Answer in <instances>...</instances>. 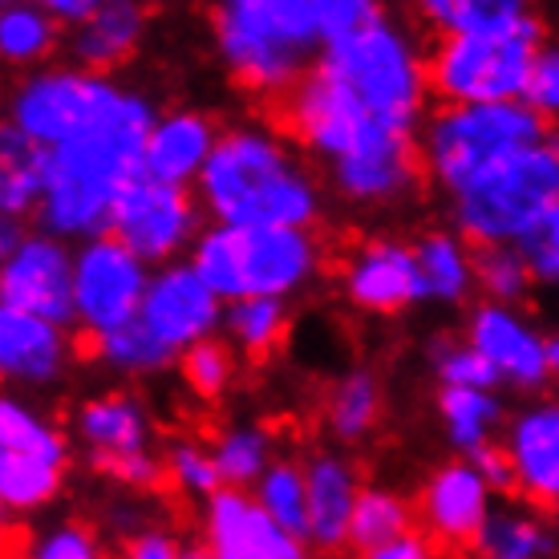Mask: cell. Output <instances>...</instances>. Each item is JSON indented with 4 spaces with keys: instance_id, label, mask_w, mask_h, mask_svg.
Returning a JSON list of instances; mask_svg holds the SVG:
<instances>
[{
    "instance_id": "obj_7",
    "label": "cell",
    "mask_w": 559,
    "mask_h": 559,
    "mask_svg": "<svg viewBox=\"0 0 559 559\" xmlns=\"http://www.w3.org/2000/svg\"><path fill=\"white\" fill-rule=\"evenodd\" d=\"M547 139V122L515 102H438L418 134L421 170L438 191H454L503 154Z\"/></svg>"
},
{
    "instance_id": "obj_1",
    "label": "cell",
    "mask_w": 559,
    "mask_h": 559,
    "mask_svg": "<svg viewBox=\"0 0 559 559\" xmlns=\"http://www.w3.org/2000/svg\"><path fill=\"white\" fill-rule=\"evenodd\" d=\"M430 98L418 37L373 13L312 61L276 114L336 199L357 211H390L418 195L426 179L418 134Z\"/></svg>"
},
{
    "instance_id": "obj_30",
    "label": "cell",
    "mask_w": 559,
    "mask_h": 559,
    "mask_svg": "<svg viewBox=\"0 0 559 559\" xmlns=\"http://www.w3.org/2000/svg\"><path fill=\"white\" fill-rule=\"evenodd\" d=\"M475 551L487 559H551L559 556V527L539 511L499 507L490 511Z\"/></svg>"
},
{
    "instance_id": "obj_37",
    "label": "cell",
    "mask_w": 559,
    "mask_h": 559,
    "mask_svg": "<svg viewBox=\"0 0 559 559\" xmlns=\"http://www.w3.org/2000/svg\"><path fill=\"white\" fill-rule=\"evenodd\" d=\"M236 361L239 353L231 349V341L207 336L179 357L182 385L195 393L199 402H224L231 385H236Z\"/></svg>"
},
{
    "instance_id": "obj_25",
    "label": "cell",
    "mask_w": 559,
    "mask_h": 559,
    "mask_svg": "<svg viewBox=\"0 0 559 559\" xmlns=\"http://www.w3.org/2000/svg\"><path fill=\"white\" fill-rule=\"evenodd\" d=\"M430 305H466L478 293V248L459 227H433L414 239Z\"/></svg>"
},
{
    "instance_id": "obj_28",
    "label": "cell",
    "mask_w": 559,
    "mask_h": 559,
    "mask_svg": "<svg viewBox=\"0 0 559 559\" xmlns=\"http://www.w3.org/2000/svg\"><path fill=\"white\" fill-rule=\"evenodd\" d=\"M61 28L66 25L49 9H41L37 0H4V13H0V57H4V66H13L21 73L49 66L57 49L66 45Z\"/></svg>"
},
{
    "instance_id": "obj_4",
    "label": "cell",
    "mask_w": 559,
    "mask_h": 559,
    "mask_svg": "<svg viewBox=\"0 0 559 559\" xmlns=\"http://www.w3.org/2000/svg\"><path fill=\"white\" fill-rule=\"evenodd\" d=\"M154 118L158 110L151 98H139L106 127L37 151L41 158V203L33 215L37 227L73 243L106 231L118 195L130 187V179L142 175V151Z\"/></svg>"
},
{
    "instance_id": "obj_8",
    "label": "cell",
    "mask_w": 559,
    "mask_h": 559,
    "mask_svg": "<svg viewBox=\"0 0 559 559\" xmlns=\"http://www.w3.org/2000/svg\"><path fill=\"white\" fill-rule=\"evenodd\" d=\"M142 94L118 85L110 73L90 66H37L25 70L9 94V127H16L37 151L61 146L85 130H98L127 114Z\"/></svg>"
},
{
    "instance_id": "obj_31",
    "label": "cell",
    "mask_w": 559,
    "mask_h": 559,
    "mask_svg": "<svg viewBox=\"0 0 559 559\" xmlns=\"http://www.w3.org/2000/svg\"><path fill=\"white\" fill-rule=\"evenodd\" d=\"M288 300L280 296H248L231 300L224 312V336L243 361H264L288 341Z\"/></svg>"
},
{
    "instance_id": "obj_45",
    "label": "cell",
    "mask_w": 559,
    "mask_h": 559,
    "mask_svg": "<svg viewBox=\"0 0 559 559\" xmlns=\"http://www.w3.org/2000/svg\"><path fill=\"white\" fill-rule=\"evenodd\" d=\"M37 4H41V9H49L61 25L70 28V25H78V21H85V16L94 13L102 0H37Z\"/></svg>"
},
{
    "instance_id": "obj_26",
    "label": "cell",
    "mask_w": 559,
    "mask_h": 559,
    "mask_svg": "<svg viewBox=\"0 0 559 559\" xmlns=\"http://www.w3.org/2000/svg\"><path fill=\"white\" fill-rule=\"evenodd\" d=\"M381 414H385V385L373 369L365 365H353L341 378L329 385L321 406V421L329 438L341 442V447H357L369 433L381 426Z\"/></svg>"
},
{
    "instance_id": "obj_34",
    "label": "cell",
    "mask_w": 559,
    "mask_h": 559,
    "mask_svg": "<svg viewBox=\"0 0 559 559\" xmlns=\"http://www.w3.org/2000/svg\"><path fill=\"white\" fill-rule=\"evenodd\" d=\"M37 203H41L37 146L4 122V134H0V211L9 219H25V215H37Z\"/></svg>"
},
{
    "instance_id": "obj_24",
    "label": "cell",
    "mask_w": 559,
    "mask_h": 559,
    "mask_svg": "<svg viewBox=\"0 0 559 559\" xmlns=\"http://www.w3.org/2000/svg\"><path fill=\"white\" fill-rule=\"evenodd\" d=\"M219 142V127L203 110H167L151 122L146 151H142V170L163 182L195 187L211 151Z\"/></svg>"
},
{
    "instance_id": "obj_11",
    "label": "cell",
    "mask_w": 559,
    "mask_h": 559,
    "mask_svg": "<svg viewBox=\"0 0 559 559\" xmlns=\"http://www.w3.org/2000/svg\"><path fill=\"white\" fill-rule=\"evenodd\" d=\"M73 442L90 454V462L102 475L114 478L122 490H154L158 483H167L163 459L154 454L151 438V414L134 393L127 390H106L94 393L73 406L70 418Z\"/></svg>"
},
{
    "instance_id": "obj_23",
    "label": "cell",
    "mask_w": 559,
    "mask_h": 559,
    "mask_svg": "<svg viewBox=\"0 0 559 559\" xmlns=\"http://www.w3.org/2000/svg\"><path fill=\"white\" fill-rule=\"evenodd\" d=\"M151 28L146 0H102L94 13L66 28V53L78 66L110 73L139 53Z\"/></svg>"
},
{
    "instance_id": "obj_3",
    "label": "cell",
    "mask_w": 559,
    "mask_h": 559,
    "mask_svg": "<svg viewBox=\"0 0 559 559\" xmlns=\"http://www.w3.org/2000/svg\"><path fill=\"white\" fill-rule=\"evenodd\" d=\"M195 191L207 219L219 224L317 227L324 215V175L312 170L288 130L267 122L219 130Z\"/></svg>"
},
{
    "instance_id": "obj_27",
    "label": "cell",
    "mask_w": 559,
    "mask_h": 559,
    "mask_svg": "<svg viewBox=\"0 0 559 559\" xmlns=\"http://www.w3.org/2000/svg\"><path fill=\"white\" fill-rule=\"evenodd\" d=\"M495 390L499 385H438V421L459 454H475L495 442V433H503V397Z\"/></svg>"
},
{
    "instance_id": "obj_16",
    "label": "cell",
    "mask_w": 559,
    "mask_h": 559,
    "mask_svg": "<svg viewBox=\"0 0 559 559\" xmlns=\"http://www.w3.org/2000/svg\"><path fill=\"white\" fill-rule=\"evenodd\" d=\"M495 483L471 454L442 462L418 490V523L438 551H475L495 511Z\"/></svg>"
},
{
    "instance_id": "obj_33",
    "label": "cell",
    "mask_w": 559,
    "mask_h": 559,
    "mask_svg": "<svg viewBox=\"0 0 559 559\" xmlns=\"http://www.w3.org/2000/svg\"><path fill=\"white\" fill-rule=\"evenodd\" d=\"M90 353L102 369H110L114 378H154L167 365H179V357L134 317L130 324L114 329V333L90 336Z\"/></svg>"
},
{
    "instance_id": "obj_36",
    "label": "cell",
    "mask_w": 559,
    "mask_h": 559,
    "mask_svg": "<svg viewBox=\"0 0 559 559\" xmlns=\"http://www.w3.org/2000/svg\"><path fill=\"white\" fill-rule=\"evenodd\" d=\"M535 267L523 252V243H495L478 248V293L487 300L503 305H523L535 293Z\"/></svg>"
},
{
    "instance_id": "obj_19",
    "label": "cell",
    "mask_w": 559,
    "mask_h": 559,
    "mask_svg": "<svg viewBox=\"0 0 559 559\" xmlns=\"http://www.w3.org/2000/svg\"><path fill=\"white\" fill-rule=\"evenodd\" d=\"M341 293L357 312L369 317H402L426 300L421 267L414 243L393 236H373L357 243L341 264Z\"/></svg>"
},
{
    "instance_id": "obj_21",
    "label": "cell",
    "mask_w": 559,
    "mask_h": 559,
    "mask_svg": "<svg viewBox=\"0 0 559 559\" xmlns=\"http://www.w3.org/2000/svg\"><path fill=\"white\" fill-rule=\"evenodd\" d=\"M503 454L511 462V490L523 503H559V402L539 397L511 414L503 426Z\"/></svg>"
},
{
    "instance_id": "obj_5",
    "label": "cell",
    "mask_w": 559,
    "mask_h": 559,
    "mask_svg": "<svg viewBox=\"0 0 559 559\" xmlns=\"http://www.w3.org/2000/svg\"><path fill=\"white\" fill-rule=\"evenodd\" d=\"M191 260L227 305L248 300V296L293 300V296L308 293L321 276L324 243L312 227L211 219L199 231Z\"/></svg>"
},
{
    "instance_id": "obj_42",
    "label": "cell",
    "mask_w": 559,
    "mask_h": 559,
    "mask_svg": "<svg viewBox=\"0 0 559 559\" xmlns=\"http://www.w3.org/2000/svg\"><path fill=\"white\" fill-rule=\"evenodd\" d=\"M523 102L544 118L547 127H559V37L556 41L544 37V45H539L527 90H523Z\"/></svg>"
},
{
    "instance_id": "obj_41",
    "label": "cell",
    "mask_w": 559,
    "mask_h": 559,
    "mask_svg": "<svg viewBox=\"0 0 559 559\" xmlns=\"http://www.w3.org/2000/svg\"><path fill=\"white\" fill-rule=\"evenodd\" d=\"M28 556L37 559H98L102 556V535L98 527H90L82 519H57L45 523L41 532L33 535Z\"/></svg>"
},
{
    "instance_id": "obj_9",
    "label": "cell",
    "mask_w": 559,
    "mask_h": 559,
    "mask_svg": "<svg viewBox=\"0 0 559 559\" xmlns=\"http://www.w3.org/2000/svg\"><path fill=\"white\" fill-rule=\"evenodd\" d=\"M544 28L535 16L503 28L447 33L426 49L438 102H515L527 90Z\"/></svg>"
},
{
    "instance_id": "obj_48",
    "label": "cell",
    "mask_w": 559,
    "mask_h": 559,
    "mask_svg": "<svg viewBox=\"0 0 559 559\" xmlns=\"http://www.w3.org/2000/svg\"><path fill=\"white\" fill-rule=\"evenodd\" d=\"M556 511H559V503H556Z\"/></svg>"
},
{
    "instance_id": "obj_39",
    "label": "cell",
    "mask_w": 559,
    "mask_h": 559,
    "mask_svg": "<svg viewBox=\"0 0 559 559\" xmlns=\"http://www.w3.org/2000/svg\"><path fill=\"white\" fill-rule=\"evenodd\" d=\"M163 471H167V483L175 495L182 499H207L224 487V475H219V462H215V450L211 442H195V438H175L163 454Z\"/></svg>"
},
{
    "instance_id": "obj_35",
    "label": "cell",
    "mask_w": 559,
    "mask_h": 559,
    "mask_svg": "<svg viewBox=\"0 0 559 559\" xmlns=\"http://www.w3.org/2000/svg\"><path fill=\"white\" fill-rule=\"evenodd\" d=\"M215 462H219V475L227 487H255L260 475L276 462L272 454V433L260 421H231L224 430L211 438Z\"/></svg>"
},
{
    "instance_id": "obj_10",
    "label": "cell",
    "mask_w": 559,
    "mask_h": 559,
    "mask_svg": "<svg viewBox=\"0 0 559 559\" xmlns=\"http://www.w3.org/2000/svg\"><path fill=\"white\" fill-rule=\"evenodd\" d=\"M70 438L28 397L0 402V507L9 519L41 515L66 490Z\"/></svg>"
},
{
    "instance_id": "obj_32",
    "label": "cell",
    "mask_w": 559,
    "mask_h": 559,
    "mask_svg": "<svg viewBox=\"0 0 559 559\" xmlns=\"http://www.w3.org/2000/svg\"><path fill=\"white\" fill-rule=\"evenodd\" d=\"M414 16L433 37L503 28L535 16V0H414Z\"/></svg>"
},
{
    "instance_id": "obj_14",
    "label": "cell",
    "mask_w": 559,
    "mask_h": 559,
    "mask_svg": "<svg viewBox=\"0 0 559 559\" xmlns=\"http://www.w3.org/2000/svg\"><path fill=\"white\" fill-rule=\"evenodd\" d=\"M199 551L211 559H300L312 547L280 523L252 487H219L199 503Z\"/></svg>"
},
{
    "instance_id": "obj_38",
    "label": "cell",
    "mask_w": 559,
    "mask_h": 559,
    "mask_svg": "<svg viewBox=\"0 0 559 559\" xmlns=\"http://www.w3.org/2000/svg\"><path fill=\"white\" fill-rule=\"evenodd\" d=\"M255 495H260V503L272 511V515L288 527L293 535L305 539L308 535V475H305V462H293V459H276L267 466L260 483H255ZM308 544V539H305Z\"/></svg>"
},
{
    "instance_id": "obj_2",
    "label": "cell",
    "mask_w": 559,
    "mask_h": 559,
    "mask_svg": "<svg viewBox=\"0 0 559 559\" xmlns=\"http://www.w3.org/2000/svg\"><path fill=\"white\" fill-rule=\"evenodd\" d=\"M381 0H211V45L248 98L276 106L312 61Z\"/></svg>"
},
{
    "instance_id": "obj_12",
    "label": "cell",
    "mask_w": 559,
    "mask_h": 559,
    "mask_svg": "<svg viewBox=\"0 0 559 559\" xmlns=\"http://www.w3.org/2000/svg\"><path fill=\"white\" fill-rule=\"evenodd\" d=\"M154 267L114 231L82 239L73 248V324L85 336L114 333L139 317Z\"/></svg>"
},
{
    "instance_id": "obj_13",
    "label": "cell",
    "mask_w": 559,
    "mask_h": 559,
    "mask_svg": "<svg viewBox=\"0 0 559 559\" xmlns=\"http://www.w3.org/2000/svg\"><path fill=\"white\" fill-rule=\"evenodd\" d=\"M203 203H199L195 187H179V182H163L142 170L139 179L118 195L110 211L114 236L127 248L146 260L151 267L182 260V252L195 248L199 231H203Z\"/></svg>"
},
{
    "instance_id": "obj_47",
    "label": "cell",
    "mask_w": 559,
    "mask_h": 559,
    "mask_svg": "<svg viewBox=\"0 0 559 559\" xmlns=\"http://www.w3.org/2000/svg\"><path fill=\"white\" fill-rule=\"evenodd\" d=\"M547 142H551V151L559 154V127H551V130H547Z\"/></svg>"
},
{
    "instance_id": "obj_43",
    "label": "cell",
    "mask_w": 559,
    "mask_h": 559,
    "mask_svg": "<svg viewBox=\"0 0 559 559\" xmlns=\"http://www.w3.org/2000/svg\"><path fill=\"white\" fill-rule=\"evenodd\" d=\"M523 252L532 260L535 280L544 288H559V203L544 215V224L523 239Z\"/></svg>"
},
{
    "instance_id": "obj_18",
    "label": "cell",
    "mask_w": 559,
    "mask_h": 559,
    "mask_svg": "<svg viewBox=\"0 0 559 559\" xmlns=\"http://www.w3.org/2000/svg\"><path fill=\"white\" fill-rule=\"evenodd\" d=\"M462 336L475 345L499 373V385L519 393H539L551 381V353H547V333L523 312V305H503L487 300L471 308Z\"/></svg>"
},
{
    "instance_id": "obj_17",
    "label": "cell",
    "mask_w": 559,
    "mask_h": 559,
    "mask_svg": "<svg viewBox=\"0 0 559 559\" xmlns=\"http://www.w3.org/2000/svg\"><path fill=\"white\" fill-rule=\"evenodd\" d=\"M73 239L45 227L21 231L0 260V305L73 324Z\"/></svg>"
},
{
    "instance_id": "obj_22",
    "label": "cell",
    "mask_w": 559,
    "mask_h": 559,
    "mask_svg": "<svg viewBox=\"0 0 559 559\" xmlns=\"http://www.w3.org/2000/svg\"><path fill=\"white\" fill-rule=\"evenodd\" d=\"M308 475V547L321 556H341L349 547L353 511L361 499V475L345 454L317 450L305 459Z\"/></svg>"
},
{
    "instance_id": "obj_20",
    "label": "cell",
    "mask_w": 559,
    "mask_h": 559,
    "mask_svg": "<svg viewBox=\"0 0 559 559\" xmlns=\"http://www.w3.org/2000/svg\"><path fill=\"white\" fill-rule=\"evenodd\" d=\"M78 345L66 321L0 305V373L21 393L53 390L70 378Z\"/></svg>"
},
{
    "instance_id": "obj_46",
    "label": "cell",
    "mask_w": 559,
    "mask_h": 559,
    "mask_svg": "<svg viewBox=\"0 0 559 559\" xmlns=\"http://www.w3.org/2000/svg\"><path fill=\"white\" fill-rule=\"evenodd\" d=\"M547 353H551V381H559V333L547 336Z\"/></svg>"
},
{
    "instance_id": "obj_6",
    "label": "cell",
    "mask_w": 559,
    "mask_h": 559,
    "mask_svg": "<svg viewBox=\"0 0 559 559\" xmlns=\"http://www.w3.org/2000/svg\"><path fill=\"white\" fill-rule=\"evenodd\" d=\"M447 203L450 227H459L475 248L523 243L559 203V154L547 139L519 146L454 187Z\"/></svg>"
},
{
    "instance_id": "obj_44",
    "label": "cell",
    "mask_w": 559,
    "mask_h": 559,
    "mask_svg": "<svg viewBox=\"0 0 559 559\" xmlns=\"http://www.w3.org/2000/svg\"><path fill=\"white\" fill-rule=\"evenodd\" d=\"M122 551L130 559H179V556H191V547L182 544V535L167 523H158L151 519L146 527H139L134 535L122 539Z\"/></svg>"
},
{
    "instance_id": "obj_15",
    "label": "cell",
    "mask_w": 559,
    "mask_h": 559,
    "mask_svg": "<svg viewBox=\"0 0 559 559\" xmlns=\"http://www.w3.org/2000/svg\"><path fill=\"white\" fill-rule=\"evenodd\" d=\"M224 312L227 300L211 288V280L199 272L195 260H170V264H158L151 272L139 321L175 357H182L191 345H199V341H207V336L224 329Z\"/></svg>"
},
{
    "instance_id": "obj_40",
    "label": "cell",
    "mask_w": 559,
    "mask_h": 559,
    "mask_svg": "<svg viewBox=\"0 0 559 559\" xmlns=\"http://www.w3.org/2000/svg\"><path fill=\"white\" fill-rule=\"evenodd\" d=\"M430 373L438 385H499V373L490 361L466 341V336H442L430 345Z\"/></svg>"
},
{
    "instance_id": "obj_29",
    "label": "cell",
    "mask_w": 559,
    "mask_h": 559,
    "mask_svg": "<svg viewBox=\"0 0 559 559\" xmlns=\"http://www.w3.org/2000/svg\"><path fill=\"white\" fill-rule=\"evenodd\" d=\"M418 507L409 503L406 495H397L390 487H361V499H357L349 527V551L381 559L385 547L397 544L402 535L418 532Z\"/></svg>"
}]
</instances>
